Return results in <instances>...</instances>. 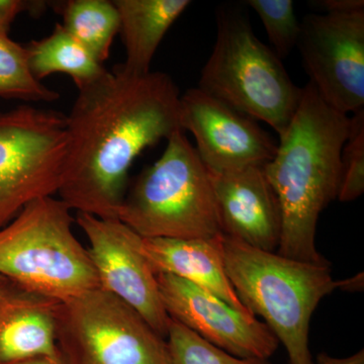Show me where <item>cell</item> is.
Returning <instances> with one entry per match:
<instances>
[{
    "label": "cell",
    "instance_id": "obj_23",
    "mask_svg": "<svg viewBox=\"0 0 364 364\" xmlns=\"http://www.w3.org/2000/svg\"><path fill=\"white\" fill-rule=\"evenodd\" d=\"M45 1H26V0H0V33L9 36L11 26L16 18L23 13L33 16L44 14Z\"/></svg>",
    "mask_w": 364,
    "mask_h": 364
},
{
    "label": "cell",
    "instance_id": "obj_18",
    "mask_svg": "<svg viewBox=\"0 0 364 364\" xmlns=\"http://www.w3.org/2000/svg\"><path fill=\"white\" fill-rule=\"evenodd\" d=\"M62 26L88 52L104 64L119 33V16L109 0H69L56 4Z\"/></svg>",
    "mask_w": 364,
    "mask_h": 364
},
{
    "label": "cell",
    "instance_id": "obj_9",
    "mask_svg": "<svg viewBox=\"0 0 364 364\" xmlns=\"http://www.w3.org/2000/svg\"><path fill=\"white\" fill-rule=\"evenodd\" d=\"M296 47L326 104L345 114L364 109V11L306 14Z\"/></svg>",
    "mask_w": 364,
    "mask_h": 364
},
{
    "label": "cell",
    "instance_id": "obj_7",
    "mask_svg": "<svg viewBox=\"0 0 364 364\" xmlns=\"http://www.w3.org/2000/svg\"><path fill=\"white\" fill-rule=\"evenodd\" d=\"M57 344L69 364H173L166 339L100 287L60 301Z\"/></svg>",
    "mask_w": 364,
    "mask_h": 364
},
{
    "label": "cell",
    "instance_id": "obj_16",
    "mask_svg": "<svg viewBox=\"0 0 364 364\" xmlns=\"http://www.w3.org/2000/svg\"><path fill=\"white\" fill-rule=\"evenodd\" d=\"M119 35L126 50L121 64L135 75L149 73L153 57L170 26L191 4L189 0H114Z\"/></svg>",
    "mask_w": 364,
    "mask_h": 364
},
{
    "label": "cell",
    "instance_id": "obj_21",
    "mask_svg": "<svg viewBox=\"0 0 364 364\" xmlns=\"http://www.w3.org/2000/svg\"><path fill=\"white\" fill-rule=\"evenodd\" d=\"M248 6L259 16L272 51L280 60L287 58L298 44L301 21L291 0H248Z\"/></svg>",
    "mask_w": 364,
    "mask_h": 364
},
{
    "label": "cell",
    "instance_id": "obj_24",
    "mask_svg": "<svg viewBox=\"0 0 364 364\" xmlns=\"http://www.w3.org/2000/svg\"><path fill=\"white\" fill-rule=\"evenodd\" d=\"M313 6L322 9L324 13H354L364 11L363 0H318L311 2Z\"/></svg>",
    "mask_w": 364,
    "mask_h": 364
},
{
    "label": "cell",
    "instance_id": "obj_4",
    "mask_svg": "<svg viewBox=\"0 0 364 364\" xmlns=\"http://www.w3.org/2000/svg\"><path fill=\"white\" fill-rule=\"evenodd\" d=\"M117 220L142 238L210 239L223 234L207 167L177 131L127 191Z\"/></svg>",
    "mask_w": 364,
    "mask_h": 364
},
{
    "label": "cell",
    "instance_id": "obj_26",
    "mask_svg": "<svg viewBox=\"0 0 364 364\" xmlns=\"http://www.w3.org/2000/svg\"><path fill=\"white\" fill-rule=\"evenodd\" d=\"M4 364H69L67 363L61 352L55 356H36V358L21 359V360L14 361Z\"/></svg>",
    "mask_w": 364,
    "mask_h": 364
},
{
    "label": "cell",
    "instance_id": "obj_15",
    "mask_svg": "<svg viewBox=\"0 0 364 364\" xmlns=\"http://www.w3.org/2000/svg\"><path fill=\"white\" fill-rule=\"evenodd\" d=\"M222 237L223 234L210 239L141 238L140 250L155 274L167 273L188 280L219 296L238 312L254 316L228 279Z\"/></svg>",
    "mask_w": 364,
    "mask_h": 364
},
{
    "label": "cell",
    "instance_id": "obj_25",
    "mask_svg": "<svg viewBox=\"0 0 364 364\" xmlns=\"http://www.w3.org/2000/svg\"><path fill=\"white\" fill-rule=\"evenodd\" d=\"M316 364H364V351L356 352L348 358H333L326 353L318 354Z\"/></svg>",
    "mask_w": 364,
    "mask_h": 364
},
{
    "label": "cell",
    "instance_id": "obj_3",
    "mask_svg": "<svg viewBox=\"0 0 364 364\" xmlns=\"http://www.w3.org/2000/svg\"><path fill=\"white\" fill-rule=\"evenodd\" d=\"M228 279L243 305L264 318L286 348L289 364H316L309 347L318 303L346 280H334L328 262L311 263L251 247L223 234Z\"/></svg>",
    "mask_w": 364,
    "mask_h": 364
},
{
    "label": "cell",
    "instance_id": "obj_14",
    "mask_svg": "<svg viewBox=\"0 0 364 364\" xmlns=\"http://www.w3.org/2000/svg\"><path fill=\"white\" fill-rule=\"evenodd\" d=\"M59 303L4 280L0 286V364L60 353Z\"/></svg>",
    "mask_w": 364,
    "mask_h": 364
},
{
    "label": "cell",
    "instance_id": "obj_22",
    "mask_svg": "<svg viewBox=\"0 0 364 364\" xmlns=\"http://www.w3.org/2000/svg\"><path fill=\"white\" fill-rule=\"evenodd\" d=\"M340 202H352L364 191V109L350 117V130L341 154Z\"/></svg>",
    "mask_w": 364,
    "mask_h": 364
},
{
    "label": "cell",
    "instance_id": "obj_27",
    "mask_svg": "<svg viewBox=\"0 0 364 364\" xmlns=\"http://www.w3.org/2000/svg\"><path fill=\"white\" fill-rule=\"evenodd\" d=\"M4 280H6V277H1V275H0V286L4 284Z\"/></svg>",
    "mask_w": 364,
    "mask_h": 364
},
{
    "label": "cell",
    "instance_id": "obj_1",
    "mask_svg": "<svg viewBox=\"0 0 364 364\" xmlns=\"http://www.w3.org/2000/svg\"><path fill=\"white\" fill-rule=\"evenodd\" d=\"M181 97L168 74L135 75L121 64L78 90L66 116L70 147L60 200L81 214L117 219L136 158L182 131Z\"/></svg>",
    "mask_w": 364,
    "mask_h": 364
},
{
    "label": "cell",
    "instance_id": "obj_20",
    "mask_svg": "<svg viewBox=\"0 0 364 364\" xmlns=\"http://www.w3.org/2000/svg\"><path fill=\"white\" fill-rule=\"evenodd\" d=\"M166 341L173 364H269L263 359L232 355L172 318Z\"/></svg>",
    "mask_w": 364,
    "mask_h": 364
},
{
    "label": "cell",
    "instance_id": "obj_17",
    "mask_svg": "<svg viewBox=\"0 0 364 364\" xmlns=\"http://www.w3.org/2000/svg\"><path fill=\"white\" fill-rule=\"evenodd\" d=\"M26 49L28 68L41 82L52 74L63 73L80 90L104 77L109 71L61 23H56L47 37L28 43Z\"/></svg>",
    "mask_w": 364,
    "mask_h": 364
},
{
    "label": "cell",
    "instance_id": "obj_11",
    "mask_svg": "<svg viewBox=\"0 0 364 364\" xmlns=\"http://www.w3.org/2000/svg\"><path fill=\"white\" fill-rule=\"evenodd\" d=\"M160 299L170 318L208 343L242 358L267 360L279 340L264 322L235 310L219 296L167 273L156 274Z\"/></svg>",
    "mask_w": 364,
    "mask_h": 364
},
{
    "label": "cell",
    "instance_id": "obj_6",
    "mask_svg": "<svg viewBox=\"0 0 364 364\" xmlns=\"http://www.w3.org/2000/svg\"><path fill=\"white\" fill-rule=\"evenodd\" d=\"M75 218L60 198L33 200L0 229V275L55 301L100 287L90 252L73 233Z\"/></svg>",
    "mask_w": 364,
    "mask_h": 364
},
{
    "label": "cell",
    "instance_id": "obj_8",
    "mask_svg": "<svg viewBox=\"0 0 364 364\" xmlns=\"http://www.w3.org/2000/svg\"><path fill=\"white\" fill-rule=\"evenodd\" d=\"M69 147L65 114L28 105L0 112V229L28 203L59 193Z\"/></svg>",
    "mask_w": 364,
    "mask_h": 364
},
{
    "label": "cell",
    "instance_id": "obj_13",
    "mask_svg": "<svg viewBox=\"0 0 364 364\" xmlns=\"http://www.w3.org/2000/svg\"><path fill=\"white\" fill-rule=\"evenodd\" d=\"M263 167L208 171L223 234L251 247L274 252L282 235V213Z\"/></svg>",
    "mask_w": 364,
    "mask_h": 364
},
{
    "label": "cell",
    "instance_id": "obj_2",
    "mask_svg": "<svg viewBox=\"0 0 364 364\" xmlns=\"http://www.w3.org/2000/svg\"><path fill=\"white\" fill-rule=\"evenodd\" d=\"M349 130L348 114L326 104L309 82L279 136L274 157L263 167L282 213L279 255L328 262L316 247V231L321 213L338 198L342 149Z\"/></svg>",
    "mask_w": 364,
    "mask_h": 364
},
{
    "label": "cell",
    "instance_id": "obj_5",
    "mask_svg": "<svg viewBox=\"0 0 364 364\" xmlns=\"http://www.w3.org/2000/svg\"><path fill=\"white\" fill-rule=\"evenodd\" d=\"M198 88L282 135L296 114L303 88L294 85L270 48L241 11L222 7L217 39Z\"/></svg>",
    "mask_w": 364,
    "mask_h": 364
},
{
    "label": "cell",
    "instance_id": "obj_19",
    "mask_svg": "<svg viewBox=\"0 0 364 364\" xmlns=\"http://www.w3.org/2000/svg\"><path fill=\"white\" fill-rule=\"evenodd\" d=\"M58 91L33 77L28 65L26 46L0 33V98L26 102H53Z\"/></svg>",
    "mask_w": 364,
    "mask_h": 364
},
{
    "label": "cell",
    "instance_id": "obj_12",
    "mask_svg": "<svg viewBox=\"0 0 364 364\" xmlns=\"http://www.w3.org/2000/svg\"><path fill=\"white\" fill-rule=\"evenodd\" d=\"M179 119L182 131L195 136L196 152L210 171L264 166L277 153V144L257 122L200 88L181 95Z\"/></svg>",
    "mask_w": 364,
    "mask_h": 364
},
{
    "label": "cell",
    "instance_id": "obj_10",
    "mask_svg": "<svg viewBox=\"0 0 364 364\" xmlns=\"http://www.w3.org/2000/svg\"><path fill=\"white\" fill-rule=\"evenodd\" d=\"M75 222L87 237L100 289L135 309L166 339L171 318L160 299L156 274L141 252L142 237L117 219L77 213Z\"/></svg>",
    "mask_w": 364,
    "mask_h": 364
}]
</instances>
